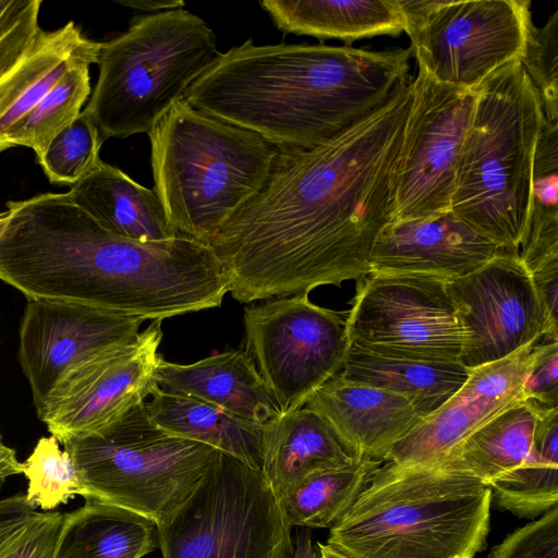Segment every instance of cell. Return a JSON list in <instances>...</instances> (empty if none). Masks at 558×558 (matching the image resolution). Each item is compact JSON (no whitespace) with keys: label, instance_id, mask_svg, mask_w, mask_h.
Segmentation results:
<instances>
[{"label":"cell","instance_id":"1","mask_svg":"<svg viewBox=\"0 0 558 558\" xmlns=\"http://www.w3.org/2000/svg\"><path fill=\"white\" fill-rule=\"evenodd\" d=\"M412 77L369 114L312 149L279 150L262 190L209 246L243 303L362 280L391 220Z\"/></svg>","mask_w":558,"mask_h":558},{"label":"cell","instance_id":"2","mask_svg":"<svg viewBox=\"0 0 558 558\" xmlns=\"http://www.w3.org/2000/svg\"><path fill=\"white\" fill-rule=\"evenodd\" d=\"M409 48L308 44L230 48L186 90L195 109L279 150L319 146L383 105L409 78Z\"/></svg>","mask_w":558,"mask_h":558},{"label":"cell","instance_id":"3","mask_svg":"<svg viewBox=\"0 0 558 558\" xmlns=\"http://www.w3.org/2000/svg\"><path fill=\"white\" fill-rule=\"evenodd\" d=\"M492 492L436 463L383 462L327 543L347 558H475L490 531Z\"/></svg>","mask_w":558,"mask_h":558},{"label":"cell","instance_id":"4","mask_svg":"<svg viewBox=\"0 0 558 558\" xmlns=\"http://www.w3.org/2000/svg\"><path fill=\"white\" fill-rule=\"evenodd\" d=\"M545 120L519 59L494 71L476 88L451 211L510 252L519 253L529 221L534 150Z\"/></svg>","mask_w":558,"mask_h":558},{"label":"cell","instance_id":"5","mask_svg":"<svg viewBox=\"0 0 558 558\" xmlns=\"http://www.w3.org/2000/svg\"><path fill=\"white\" fill-rule=\"evenodd\" d=\"M154 191L180 236L209 245L264 186L279 151L184 99L147 133Z\"/></svg>","mask_w":558,"mask_h":558},{"label":"cell","instance_id":"6","mask_svg":"<svg viewBox=\"0 0 558 558\" xmlns=\"http://www.w3.org/2000/svg\"><path fill=\"white\" fill-rule=\"evenodd\" d=\"M221 53L214 31L185 9L134 16L100 43L98 80L83 111L102 141L148 133Z\"/></svg>","mask_w":558,"mask_h":558},{"label":"cell","instance_id":"7","mask_svg":"<svg viewBox=\"0 0 558 558\" xmlns=\"http://www.w3.org/2000/svg\"><path fill=\"white\" fill-rule=\"evenodd\" d=\"M62 445L87 489L86 498L125 508L156 523L191 495L216 451L159 427L145 402L102 430Z\"/></svg>","mask_w":558,"mask_h":558},{"label":"cell","instance_id":"8","mask_svg":"<svg viewBox=\"0 0 558 558\" xmlns=\"http://www.w3.org/2000/svg\"><path fill=\"white\" fill-rule=\"evenodd\" d=\"M157 524L162 558H292L291 527L260 469L216 450L191 495Z\"/></svg>","mask_w":558,"mask_h":558},{"label":"cell","instance_id":"9","mask_svg":"<svg viewBox=\"0 0 558 558\" xmlns=\"http://www.w3.org/2000/svg\"><path fill=\"white\" fill-rule=\"evenodd\" d=\"M399 3L418 68L438 83L465 89L520 59L533 22L524 0Z\"/></svg>","mask_w":558,"mask_h":558},{"label":"cell","instance_id":"10","mask_svg":"<svg viewBox=\"0 0 558 558\" xmlns=\"http://www.w3.org/2000/svg\"><path fill=\"white\" fill-rule=\"evenodd\" d=\"M246 352L280 414L306 404L340 373L349 348L345 317L308 294L280 296L244 310Z\"/></svg>","mask_w":558,"mask_h":558},{"label":"cell","instance_id":"11","mask_svg":"<svg viewBox=\"0 0 558 558\" xmlns=\"http://www.w3.org/2000/svg\"><path fill=\"white\" fill-rule=\"evenodd\" d=\"M446 283L428 276L369 272L357 281L345 317L349 347L460 363L463 331Z\"/></svg>","mask_w":558,"mask_h":558},{"label":"cell","instance_id":"12","mask_svg":"<svg viewBox=\"0 0 558 558\" xmlns=\"http://www.w3.org/2000/svg\"><path fill=\"white\" fill-rule=\"evenodd\" d=\"M476 89L441 84L418 68L395 173L391 220L451 211Z\"/></svg>","mask_w":558,"mask_h":558},{"label":"cell","instance_id":"13","mask_svg":"<svg viewBox=\"0 0 558 558\" xmlns=\"http://www.w3.org/2000/svg\"><path fill=\"white\" fill-rule=\"evenodd\" d=\"M161 320H153L131 343L116 345L71 369L36 410L60 444L95 434L159 387L156 368L161 355Z\"/></svg>","mask_w":558,"mask_h":558},{"label":"cell","instance_id":"14","mask_svg":"<svg viewBox=\"0 0 558 558\" xmlns=\"http://www.w3.org/2000/svg\"><path fill=\"white\" fill-rule=\"evenodd\" d=\"M446 287L463 331L460 363L469 371L547 338L546 316L519 253L506 251Z\"/></svg>","mask_w":558,"mask_h":558},{"label":"cell","instance_id":"15","mask_svg":"<svg viewBox=\"0 0 558 558\" xmlns=\"http://www.w3.org/2000/svg\"><path fill=\"white\" fill-rule=\"evenodd\" d=\"M144 319L76 303L28 299L19 328L17 360L37 410L73 368L135 341Z\"/></svg>","mask_w":558,"mask_h":558},{"label":"cell","instance_id":"16","mask_svg":"<svg viewBox=\"0 0 558 558\" xmlns=\"http://www.w3.org/2000/svg\"><path fill=\"white\" fill-rule=\"evenodd\" d=\"M534 344L530 343L506 359L470 369L459 390L422 418L392 447L384 462H437L487 422L524 401L523 384Z\"/></svg>","mask_w":558,"mask_h":558},{"label":"cell","instance_id":"17","mask_svg":"<svg viewBox=\"0 0 558 558\" xmlns=\"http://www.w3.org/2000/svg\"><path fill=\"white\" fill-rule=\"evenodd\" d=\"M506 251L448 211L423 219L389 221L373 245L369 269L449 281L476 270Z\"/></svg>","mask_w":558,"mask_h":558},{"label":"cell","instance_id":"18","mask_svg":"<svg viewBox=\"0 0 558 558\" xmlns=\"http://www.w3.org/2000/svg\"><path fill=\"white\" fill-rule=\"evenodd\" d=\"M305 407L328 423L352 454L380 462L422 420L405 398L339 374L322 385Z\"/></svg>","mask_w":558,"mask_h":558},{"label":"cell","instance_id":"19","mask_svg":"<svg viewBox=\"0 0 558 558\" xmlns=\"http://www.w3.org/2000/svg\"><path fill=\"white\" fill-rule=\"evenodd\" d=\"M156 379L167 393L201 399L254 424L264 426L280 415L246 351L229 350L185 365L161 356Z\"/></svg>","mask_w":558,"mask_h":558},{"label":"cell","instance_id":"20","mask_svg":"<svg viewBox=\"0 0 558 558\" xmlns=\"http://www.w3.org/2000/svg\"><path fill=\"white\" fill-rule=\"evenodd\" d=\"M354 458L328 423L305 405L264 425L260 470L277 500L310 474Z\"/></svg>","mask_w":558,"mask_h":558},{"label":"cell","instance_id":"21","mask_svg":"<svg viewBox=\"0 0 558 558\" xmlns=\"http://www.w3.org/2000/svg\"><path fill=\"white\" fill-rule=\"evenodd\" d=\"M70 198L108 231L140 242L180 236L157 193L102 161L68 192Z\"/></svg>","mask_w":558,"mask_h":558},{"label":"cell","instance_id":"22","mask_svg":"<svg viewBox=\"0 0 558 558\" xmlns=\"http://www.w3.org/2000/svg\"><path fill=\"white\" fill-rule=\"evenodd\" d=\"M262 9L283 34L352 44L405 31L399 0H263Z\"/></svg>","mask_w":558,"mask_h":558},{"label":"cell","instance_id":"23","mask_svg":"<svg viewBox=\"0 0 558 558\" xmlns=\"http://www.w3.org/2000/svg\"><path fill=\"white\" fill-rule=\"evenodd\" d=\"M469 373L458 362L386 356L350 345L339 375L405 398L425 418L459 390Z\"/></svg>","mask_w":558,"mask_h":558},{"label":"cell","instance_id":"24","mask_svg":"<svg viewBox=\"0 0 558 558\" xmlns=\"http://www.w3.org/2000/svg\"><path fill=\"white\" fill-rule=\"evenodd\" d=\"M158 547L154 520L86 498L65 513L53 558H142Z\"/></svg>","mask_w":558,"mask_h":558},{"label":"cell","instance_id":"25","mask_svg":"<svg viewBox=\"0 0 558 558\" xmlns=\"http://www.w3.org/2000/svg\"><path fill=\"white\" fill-rule=\"evenodd\" d=\"M150 397L145 401L147 413L166 432L262 468L264 426L197 398L167 393L159 388Z\"/></svg>","mask_w":558,"mask_h":558},{"label":"cell","instance_id":"26","mask_svg":"<svg viewBox=\"0 0 558 558\" xmlns=\"http://www.w3.org/2000/svg\"><path fill=\"white\" fill-rule=\"evenodd\" d=\"M539 411L532 403L521 401L487 422L434 463L469 474L488 485L531 459Z\"/></svg>","mask_w":558,"mask_h":558},{"label":"cell","instance_id":"27","mask_svg":"<svg viewBox=\"0 0 558 558\" xmlns=\"http://www.w3.org/2000/svg\"><path fill=\"white\" fill-rule=\"evenodd\" d=\"M90 40L73 21L43 31L24 60L0 82V153L8 132L57 84Z\"/></svg>","mask_w":558,"mask_h":558},{"label":"cell","instance_id":"28","mask_svg":"<svg viewBox=\"0 0 558 558\" xmlns=\"http://www.w3.org/2000/svg\"><path fill=\"white\" fill-rule=\"evenodd\" d=\"M383 462L356 457L316 471L278 500L288 526L331 527L355 502Z\"/></svg>","mask_w":558,"mask_h":558},{"label":"cell","instance_id":"29","mask_svg":"<svg viewBox=\"0 0 558 558\" xmlns=\"http://www.w3.org/2000/svg\"><path fill=\"white\" fill-rule=\"evenodd\" d=\"M99 41L90 40L40 101L7 134L1 151L14 146L34 150L39 158L51 141L82 112L90 95L89 66L97 63Z\"/></svg>","mask_w":558,"mask_h":558},{"label":"cell","instance_id":"30","mask_svg":"<svg viewBox=\"0 0 558 558\" xmlns=\"http://www.w3.org/2000/svg\"><path fill=\"white\" fill-rule=\"evenodd\" d=\"M59 444L51 435L41 437L22 462V474L28 481L26 501L34 510L49 511L76 495H88L71 456Z\"/></svg>","mask_w":558,"mask_h":558},{"label":"cell","instance_id":"31","mask_svg":"<svg viewBox=\"0 0 558 558\" xmlns=\"http://www.w3.org/2000/svg\"><path fill=\"white\" fill-rule=\"evenodd\" d=\"M492 501L519 518L535 519L558 504V464L534 451L523 465L488 484Z\"/></svg>","mask_w":558,"mask_h":558},{"label":"cell","instance_id":"32","mask_svg":"<svg viewBox=\"0 0 558 558\" xmlns=\"http://www.w3.org/2000/svg\"><path fill=\"white\" fill-rule=\"evenodd\" d=\"M102 143L97 126L82 110L37 160L50 182L72 186L100 160Z\"/></svg>","mask_w":558,"mask_h":558},{"label":"cell","instance_id":"33","mask_svg":"<svg viewBox=\"0 0 558 558\" xmlns=\"http://www.w3.org/2000/svg\"><path fill=\"white\" fill-rule=\"evenodd\" d=\"M519 60L539 97L546 121L557 124L558 11H555L541 28L532 22Z\"/></svg>","mask_w":558,"mask_h":558},{"label":"cell","instance_id":"34","mask_svg":"<svg viewBox=\"0 0 558 558\" xmlns=\"http://www.w3.org/2000/svg\"><path fill=\"white\" fill-rule=\"evenodd\" d=\"M40 0H0V82L28 54L43 32Z\"/></svg>","mask_w":558,"mask_h":558},{"label":"cell","instance_id":"35","mask_svg":"<svg viewBox=\"0 0 558 558\" xmlns=\"http://www.w3.org/2000/svg\"><path fill=\"white\" fill-rule=\"evenodd\" d=\"M519 259L531 275L558 265V205L531 203Z\"/></svg>","mask_w":558,"mask_h":558},{"label":"cell","instance_id":"36","mask_svg":"<svg viewBox=\"0 0 558 558\" xmlns=\"http://www.w3.org/2000/svg\"><path fill=\"white\" fill-rule=\"evenodd\" d=\"M523 398L541 410L558 408V340L541 338L535 342Z\"/></svg>","mask_w":558,"mask_h":558},{"label":"cell","instance_id":"37","mask_svg":"<svg viewBox=\"0 0 558 558\" xmlns=\"http://www.w3.org/2000/svg\"><path fill=\"white\" fill-rule=\"evenodd\" d=\"M46 513L34 510L23 493L0 499V558L19 547Z\"/></svg>","mask_w":558,"mask_h":558},{"label":"cell","instance_id":"38","mask_svg":"<svg viewBox=\"0 0 558 558\" xmlns=\"http://www.w3.org/2000/svg\"><path fill=\"white\" fill-rule=\"evenodd\" d=\"M65 513L47 512L28 536L4 558H53Z\"/></svg>","mask_w":558,"mask_h":558},{"label":"cell","instance_id":"39","mask_svg":"<svg viewBox=\"0 0 558 558\" xmlns=\"http://www.w3.org/2000/svg\"><path fill=\"white\" fill-rule=\"evenodd\" d=\"M532 278L546 316L547 339L558 340V265L541 269Z\"/></svg>","mask_w":558,"mask_h":558},{"label":"cell","instance_id":"40","mask_svg":"<svg viewBox=\"0 0 558 558\" xmlns=\"http://www.w3.org/2000/svg\"><path fill=\"white\" fill-rule=\"evenodd\" d=\"M120 4L140 11L163 12L183 9V0H119Z\"/></svg>","mask_w":558,"mask_h":558},{"label":"cell","instance_id":"41","mask_svg":"<svg viewBox=\"0 0 558 558\" xmlns=\"http://www.w3.org/2000/svg\"><path fill=\"white\" fill-rule=\"evenodd\" d=\"M16 474H22V462L17 460L14 449L4 446L0 450V488L7 477Z\"/></svg>","mask_w":558,"mask_h":558},{"label":"cell","instance_id":"42","mask_svg":"<svg viewBox=\"0 0 558 558\" xmlns=\"http://www.w3.org/2000/svg\"><path fill=\"white\" fill-rule=\"evenodd\" d=\"M292 558H319L317 548L314 546L311 533L307 530L298 533Z\"/></svg>","mask_w":558,"mask_h":558},{"label":"cell","instance_id":"43","mask_svg":"<svg viewBox=\"0 0 558 558\" xmlns=\"http://www.w3.org/2000/svg\"><path fill=\"white\" fill-rule=\"evenodd\" d=\"M316 548L319 558H347L328 544L317 543Z\"/></svg>","mask_w":558,"mask_h":558},{"label":"cell","instance_id":"44","mask_svg":"<svg viewBox=\"0 0 558 558\" xmlns=\"http://www.w3.org/2000/svg\"><path fill=\"white\" fill-rule=\"evenodd\" d=\"M487 558H508L498 548L493 547Z\"/></svg>","mask_w":558,"mask_h":558},{"label":"cell","instance_id":"45","mask_svg":"<svg viewBox=\"0 0 558 558\" xmlns=\"http://www.w3.org/2000/svg\"><path fill=\"white\" fill-rule=\"evenodd\" d=\"M4 447V445L1 442V439H0V450Z\"/></svg>","mask_w":558,"mask_h":558}]
</instances>
